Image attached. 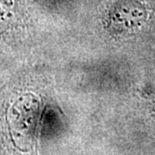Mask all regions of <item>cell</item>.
I'll list each match as a JSON object with an SVG mask.
<instances>
[{
	"mask_svg": "<svg viewBox=\"0 0 155 155\" xmlns=\"http://www.w3.org/2000/svg\"><path fill=\"white\" fill-rule=\"evenodd\" d=\"M148 9L137 0H120L112 6L108 29L115 34L130 33L147 20Z\"/></svg>",
	"mask_w": 155,
	"mask_h": 155,
	"instance_id": "6da1fadb",
	"label": "cell"
}]
</instances>
